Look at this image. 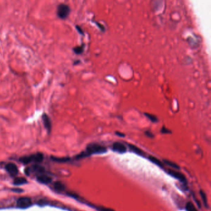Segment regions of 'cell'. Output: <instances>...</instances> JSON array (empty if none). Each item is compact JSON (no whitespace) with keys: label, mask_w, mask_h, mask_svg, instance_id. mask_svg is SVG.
<instances>
[{"label":"cell","mask_w":211,"mask_h":211,"mask_svg":"<svg viewBox=\"0 0 211 211\" xmlns=\"http://www.w3.org/2000/svg\"><path fill=\"white\" fill-rule=\"evenodd\" d=\"M73 50H74V51L76 53V54H78V55L81 54L83 52V51H84V45L76 47L73 48Z\"/></svg>","instance_id":"e0dca14e"},{"label":"cell","mask_w":211,"mask_h":211,"mask_svg":"<svg viewBox=\"0 0 211 211\" xmlns=\"http://www.w3.org/2000/svg\"><path fill=\"white\" fill-rule=\"evenodd\" d=\"M186 211H198L196 207L192 202H188L186 204Z\"/></svg>","instance_id":"5bb4252c"},{"label":"cell","mask_w":211,"mask_h":211,"mask_svg":"<svg viewBox=\"0 0 211 211\" xmlns=\"http://www.w3.org/2000/svg\"><path fill=\"white\" fill-rule=\"evenodd\" d=\"M112 148L115 152H116L118 153L123 154L126 152V147L125 146V145L119 142L114 143L112 146Z\"/></svg>","instance_id":"8992f818"},{"label":"cell","mask_w":211,"mask_h":211,"mask_svg":"<svg viewBox=\"0 0 211 211\" xmlns=\"http://www.w3.org/2000/svg\"><path fill=\"white\" fill-rule=\"evenodd\" d=\"M200 194H201V198H202L203 203L204 204L205 206L207 207H208V203H207V199L206 195L205 194V192L204 191H200Z\"/></svg>","instance_id":"9a60e30c"},{"label":"cell","mask_w":211,"mask_h":211,"mask_svg":"<svg viewBox=\"0 0 211 211\" xmlns=\"http://www.w3.org/2000/svg\"><path fill=\"white\" fill-rule=\"evenodd\" d=\"M97 209L98 211H115L113 209L109 208V207H105L103 206H99L97 207Z\"/></svg>","instance_id":"d6986e66"},{"label":"cell","mask_w":211,"mask_h":211,"mask_svg":"<svg viewBox=\"0 0 211 211\" xmlns=\"http://www.w3.org/2000/svg\"><path fill=\"white\" fill-rule=\"evenodd\" d=\"M161 132L164 134H168V133H170L171 131L170 130H168L167 128H166L165 127H163L161 130Z\"/></svg>","instance_id":"ffe728a7"},{"label":"cell","mask_w":211,"mask_h":211,"mask_svg":"<svg viewBox=\"0 0 211 211\" xmlns=\"http://www.w3.org/2000/svg\"><path fill=\"white\" fill-rule=\"evenodd\" d=\"M164 163L166 164L168 166L171 167L173 168L177 169V170L180 169V167H179L177 164L175 163V162H172V161H170L165 160H165H164Z\"/></svg>","instance_id":"4fadbf2b"},{"label":"cell","mask_w":211,"mask_h":211,"mask_svg":"<svg viewBox=\"0 0 211 211\" xmlns=\"http://www.w3.org/2000/svg\"><path fill=\"white\" fill-rule=\"evenodd\" d=\"M70 12L69 6L65 4H61L58 6L57 9L58 16L61 19H65L68 17Z\"/></svg>","instance_id":"3957f363"},{"label":"cell","mask_w":211,"mask_h":211,"mask_svg":"<svg viewBox=\"0 0 211 211\" xmlns=\"http://www.w3.org/2000/svg\"><path fill=\"white\" fill-rule=\"evenodd\" d=\"M116 134H118V135H119L120 136H125L124 134H123L122 133H116Z\"/></svg>","instance_id":"cb8c5ba5"},{"label":"cell","mask_w":211,"mask_h":211,"mask_svg":"<svg viewBox=\"0 0 211 211\" xmlns=\"http://www.w3.org/2000/svg\"><path fill=\"white\" fill-rule=\"evenodd\" d=\"M107 149L102 145L96 143H92L87 146L86 150L85 152H82L80 155L78 156V158L81 159L87 156H89L91 154H103L106 152Z\"/></svg>","instance_id":"6da1fadb"},{"label":"cell","mask_w":211,"mask_h":211,"mask_svg":"<svg viewBox=\"0 0 211 211\" xmlns=\"http://www.w3.org/2000/svg\"><path fill=\"white\" fill-rule=\"evenodd\" d=\"M97 24H98L97 26L100 28V29H101L102 30H105V28H104V27H103L102 25H101V24H99V23H97Z\"/></svg>","instance_id":"603a6c76"},{"label":"cell","mask_w":211,"mask_h":211,"mask_svg":"<svg viewBox=\"0 0 211 211\" xmlns=\"http://www.w3.org/2000/svg\"><path fill=\"white\" fill-rule=\"evenodd\" d=\"M76 29H78V30L79 31V32L80 33H81V34H84V32H82V29H81V28L79 27V26H76Z\"/></svg>","instance_id":"44dd1931"},{"label":"cell","mask_w":211,"mask_h":211,"mask_svg":"<svg viewBox=\"0 0 211 211\" xmlns=\"http://www.w3.org/2000/svg\"><path fill=\"white\" fill-rule=\"evenodd\" d=\"M145 115L152 122H157L158 121V119H157V117L156 116H155L153 114H150V113H145Z\"/></svg>","instance_id":"2e32d148"},{"label":"cell","mask_w":211,"mask_h":211,"mask_svg":"<svg viewBox=\"0 0 211 211\" xmlns=\"http://www.w3.org/2000/svg\"><path fill=\"white\" fill-rule=\"evenodd\" d=\"M149 159L150 160V161L151 162H152L153 164L157 165V166H159L160 167H164V164H162V162L159 160V159H157L156 157H154V156H152V155H150L149 157Z\"/></svg>","instance_id":"8fae6325"},{"label":"cell","mask_w":211,"mask_h":211,"mask_svg":"<svg viewBox=\"0 0 211 211\" xmlns=\"http://www.w3.org/2000/svg\"><path fill=\"white\" fill-rule=\"evenodd\" d=\"M26 183H27V180L22 177L17 178L14 180V184L16 185H21Z\"/></svg>","instance_id":"7c38bea8"},{"label":"cell","mask_w":211,"mask_h":211,"mask_svg":"<svg viewBox=\"0 0 211 211\" xmlns=\"http://www.w3.org/2000/svg\"><path fill=\"white\" fill-rule=\"evenodd\" d=\"M16 204L19 208L26 209L32 205V201L29 198L22 197L17 199Z\"/></svg>","instance_id":"277c9868"},{"label":"cell","mask_w":211,"mask_h":211,"mask_svg":"<svg viewBox=\"0 0 211 211\" xmlns=\"http://www.w3.org/2000/svg\"><path fill=\"white\" fill-rule=\"evenodd\" d=\"M37 180L39 182L42 183L43 184H48L51 182V178L48 177L47 175L41 174L40 175L38 176Z\"/></svg>","instance_id":"30bf717a"},{"label":"cell","mask_w":211,"mask_h":211,"mask_svg":"<svg viewBox=\"0 0 211 211\" xmlns=\"http://www.w3.org/2000/svg\"><path fill=\"white\" fill-rule=\"evenodd\" d=\"M6 169L7 171L12 176H16L18 173L19 170L17 167L12 163H9L6 165Z\"/></svg>","instance_id":"52a82bcc"},{"label":"cell","mask_w":211,"mask_h":211,"mask_svg":"<svg viewBox=\"0 0 211 211\" xmlns=\"http://www.w3.org/2000/svg\"><path fill=\"white\" fill-rule=\"evenodd\" d=\"M55 188L58 191H63L64 189V185L61 182H57L55 184Z\"/></svg>","instance_id":"ac0fdd59"},{"label":"cell","mask_w":211,"mask_h":211,"mask_svg":"<svg viewBox=\"0 0 211 211\" xmlns=\"http://www.w3.org/2000/svg\"><path fill=\"white\" fill-rule=\"evenodd\" d=\"M168 173L170 176H171L172 177L178 180L181 182L186 183V179L185 177V175L178 171H176L174 170L169 169V170H168Z\"/></svg>","instance_id":"5b68a950"},{"label":"cell","mask_w":211,"mask_h":211,"mask_svg":"<svg viewBox=\"0 0 211 211\" xmlns=\"http://www.w3.org/2000/svg\"><path fill=\"white\" fill-rule=\"evenodd\" d=\"M146 134L147 136L150 137H153V134H152V133H150V132H149V131H146Z\"/></svg>","instance_id":"7402d4cb"},{"label":"cell","mask_w":211,"mask_h":211,"mask_svg":"<svg viewBox=\"0 0 211 211\" xmlns=\"http://www.w3.org/2000/svg\"><path fill=\"white\" fill-rule=\"evenodd\" d=\"M43 159V156L42 154H36L28 157H24L20 159L21 162L24 164H29L31 162H41Z\"/></svg>","instance_id":"7a4b0ae2"},{"label":"cell","mask_w":211,"mask_h":211,"mask_svg":"<svg viewBox=\"0 0 211 211\" xmlns=\"http://www.w3.org/2000/svg\"><path fill=\"white\" fill-rule=\"evenodd\" d=\"M128 146H129V148L131 150V151L135 153L136 154H137V155H139L140 156H142V157H144L146 155V153L143 150H141L140 148L137 147V146L133 145V144H128Z\"/></svg>","instance_id":"9c48e42d"},{"label":"cell","mask_w":211,"mask_h":211,"mask_svg":"<svg viewBox=\"0 0 211 211\" xmlns=\"http://www.w3.org/2000/svg\"><path fill=\"white\" fill-rule=\"evenodd\" d=\"M42 120L43 122V124L45 126V128L48 131V133L51 132V121L50 118V117L46 114L44 113L42 116Z\"/></svg>","instance_id":"ba28073f"}]
</instances>
